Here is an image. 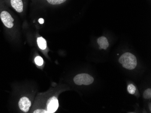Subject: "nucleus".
Wrapping results in <instances>:
<instances>
[{"instance_id": "1", "label": "nucleus", "mask_w": 151, "mask_h": 113, "mask_svg": "<svg viewBox=\"0 0 151 113\" xmlns=\"http://www.w3.org/2000/svg\"><path fill=\"white\" fill-rule=\"evenodd\" d=\"M119 62L123 67L128 70L135 69L137 65L136 57L131 53L127 52L122 55L119 59Z\"/></svg>"}, {"instance_id": "2", "label": "nucleus", "mask_w": 151, "mask_h": 113, "mask_svg": "<svg viewBox=\"0 0 151 113\" xmlns=\"http://www.w3.org/2000/svg\"><path fill=\"white\" fill-rule=\"evenodd\" d=\"M0 3L3 9L0 12V18L4 26L7 28L11 29L14 25V19L11 13L7 10L5 9V3L4 1L0 0Z\"/></svg>"}, {"instance_id": "3", "label": "nucleus", "mask_w": 151, "mask_h": 113, "mask_svg": "<svg viewBox=\"0 0 151 113\" xmlns=\"http://www.w3.org/2000/svg\"><path fill=\"white\" fill-rule=\"evenodd\" d=\"M73 80L77 85H88L93 82L94 78L88 74H81L76 76L74 77Z\"/></svg>"}, {"instance_id": "4", "label": "nucleus", "mask_w": 151, "mask_h": 113, "mask_svg": "<svg viewBox=\"0 0 151 113\" xmlns=\"http://www.w3.org/2000/svg\"><path fill=\"white\" fill-rule=\"evenodd\" d=\"M59 106L58 101L55 97H52L50 98L47 100V111L50 113H53L55 112L58 109Z\"/></svg>"}, {"instance_id": "5", "label": "nucleus", "mask_w": 151, "mask_h": 113, "mask_svg": "<svg viewBox=\"0 0 151 113\" xmlns=\"http://www.w3.org/2000/svg\"><path fill=\"white\" fill-rule=\"evenodd\" d=\"M18 105L20 110L26 113L29 110L31 105V103L28 98L23 97L19 99Z\"/></svg>"}, {"instance_id": "6", "label": "nucleus", "mask_w": 151, "mask_h": 113, "mask_svg": "<svg viewBox=\"0 0 151 113\" xmlns=\"http://www.w3.org/2000/svg\"><path fill=\"white\" fill-rule=\"evenodd\" d=\"M11 6L18 13L22 12L24 8L23 0H10L9 1Z\"/></svg>"}, {"instance_id": "7", "label": "nucleus", "mask_w": 151, "mask_h": 113, "mask_svg": "<svg viewBox=\"0 0 151 113\" xmlns=\"http://www.w3.org/2000/svg\"><path fill=\"white\" fill-rule=\"evenodd\" d=\"M97 43L100 45V49L106 50L109 45L107 39L105 37L99 38L97 40Z\"/></svg>"}, {"instance_id": "8", "label": "nucleus", "mask_w": 151, "mask_h": 113, "mask_svg": "<svg viewBox=\"0 0 151 113\" xmlns=\"http://www.w3.org/2000/svg\"><path fill=\"white\" fill-rule=\"evenodd\" d=\"M37 45L39 48L42 50H45L47 48V42L46 40L43 37H40L37 38Z\"/></svg>"}, {"instance_id": "9", "label": "nucleus", "mask_w": 151, "mask_h": 113, "mask_svg": "<svg viewBox=\"0 0 151 113\" xmlns=\"http://www.w3.org/2000/svg\"><path fill=\"white\" fill-rule=\"evenodd\" d=\"M52 5H59L65 2L67 0H40Z\"/></svg>"}, {"instance_id": "10", "label": "nucleus", "mask_w": 151, "mask_h": 113, "mask_svg": "<svg viewBox=\"0 0 151 113\" xmlns=\"http://www.w3.org/2000/svg\"><path fill=\"white\" fill-rule=\"evenodd\" d=\"M35 61L36 65L38 66H41L44 64V60L43 58L41 56H38L35 57Z\"/></svg>"}, {"instance_id": "11", "label": "nucleus", "mask_w": 151, "mask_h": 113, "mask_svg": "<svg viewBox=\"0 0 151 113\" xmlns=\"http://www.w3.org/2000/svg\"><path fill=\"white\" fill-rule=\"evenodd\" d=\"M128 92L130 94H134L135 92L136 91V87L134 86L133 84H130L128 85Z\"/></svg>"}, {"instance_id": "12", "label": "nucleus", "mask_w": 151, "mask_h": 113, "mask_svg": "<svg viewBox=\"0 0 151 113\" xmlns=\"http://www.w3.org/2000/svg\"><path fill=\"white\" fill-rule=\"evenodd\" d=\"M143 97L147 99H150L151 97V89L150 88L147 89L145 91L144 94H143Z\"/></svg>"}, {"instance_id": "13", "label": "nucleus", "mask_w": 151, "mask_h": 113, "mask_svg": "<svg viewBox=\"0 0 151 113\" xmlns=\"http://www.w3.org/2000/svg\"><path fill=\"white\" fill-rule=\"evenodd\" d=\"M33 113H48V111L47 110H45L43 109H37L35 110Z\"/></svg>"}, {"instance_id": "14", "label": "nucleus", "mask_w": 151, "mask_h": 113, "mask_svg": "<svg viewBox=\"0 0 151 113\" xmlns=\"http://www.w3.org/2000/svg\"><path fill=\"white\" fill-rule=\"evenodd\" d=\"M39 21H40V23H44V19H42V18H40V19L39 20Z\"/></svg>"}]
</instances>
